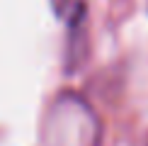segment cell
I'll return each mask as SVG.
<instances>
[{"instance_id": "obj_1", "label": "cell", "mask_w": 148, "mask_h": 146, "mask_svg": "<svg viewBox=\"0 0 148 146\" xmlns=\"http://www.w3.org/2000/svg\"><path fill=\"white\" fill-rule=\"evenodd\" d=\"M146 146H148V144H146Z\"/></svg>"}]
</instances>
